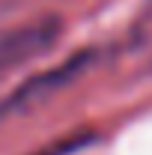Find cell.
Returning a JSON list of instances; mask_svg holds the SVG:
<instances>
[{
    "label": "cell",
    "instance_id": "obj_1",
    "mask_svg": "<svg viewBox=\"0 0 152 155\" xmlns=\"http://www.w3.org/2000/svg\"><path fill=\"white\" fill-rule=\"evenodd\" d=\"M57 33H60V24L54 18L36 21V24H21L15 30L0 33V75L18 63H27V60L45 54L51 48V42L57 39Z\"/></svg>",
    "mask_w": 152,
    "mask_h": 155
},
{
    "label": "cell",
    "instance_id": "obj_2",
    "mask_svg": "<svg viewBox=\"0 0 152 155\" xmlns=\"http://www.w3.org/2000/svg\"><path fill=\"white\" fill-rule=\"evenodd\" d=\"M78 146H84V137H72V140L51 143V146H45V149H39V152H33V155H69V152H75Z\"/></svg>",
    "mask_w": 152,
    "mask_h": 155
}]
</instances>
